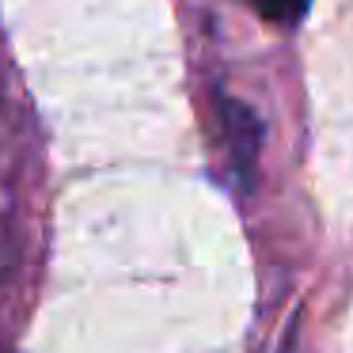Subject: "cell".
<instances>
[{"instance_id": "7a4b0ae2", "label": "cell", "mask_w": 353, "mask_h": 353, "mask_svg": "<svg viewBox=\"0 0 353 353\" xmlns=\"http://www.w3.org/2000/svg\"><path fill=\"white\" fill-rule=\"evenodd\" d=\"M251 8L259 12L266 23H277V27H296L300 19L307 16L312 0H251Z\"/></svg>"}, {"instance_id": "3957f363", "label": "cell", "mask_w": 353, "mask_h": 353, "mask_svg": "<svg viewBox=\"0 0 353 353\" xmlns=\"http://www.w3.org/2000/svg\"><path fill=\"white\" fill-rule=\"evenodd\" d=\"M285 353H292V350H285Z\"/></svg>"}, {"instance_id": "6da1fadb", "label": "cell", "mask_w": 353, "mask_h": 353, "mask_svg": "<svg viewBox=\"0 0 353 353\" xmlns=\"http://www.w3.org/2000/svg\"><path fill=\"white\" fill-rule=\"evenodd\" d=\"M216 110H221V130H224V145H228V156H232V171L247 186L254 179V168H259V156H262V122L247 103L228 99V95H221Z\"/></svg>"}]
</instances>
